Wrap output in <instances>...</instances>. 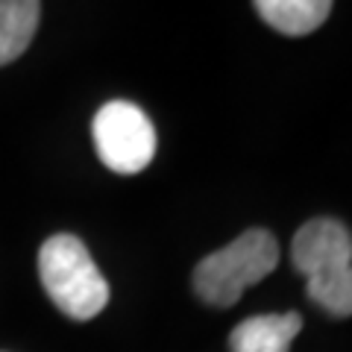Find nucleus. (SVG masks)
<instances>
[{"instance_id":"obj_4","label":"nucleus","mask_w":352,"mask_h":352,"mask_svg":"<svg viewBox=\"0 0 352 352\" xmlns=\"http://www.w3.org/2000/svg\"><path fill=\"white\" fill-rule=\"evenodd\" d=\"M94 147L109 170L120 176L141 173L156 156L153 120L129 100H112L94 115Z\"/></svg>"},{"instance_id":"obj_5","label":"nucleus","mask_w":352,"mask_h":352,"mask_svg":"<svg viewBox=\"0 0 352 352\" xmlns=\"http://www.w3.org/2000/svg\"><path fill=\"white\" fill-rule=\"evenodd\" d=\"M302 329V317L296 311L288 314H256L238 323L229 335L232 352H288L294 338Z\"/></svg>"},{"instance_id":"obj_6","label":"nucleus","mask_w":352,"mask_h":352,"mask_svg":"<svg viewBox=\"0 0 352 352\" xmlns=\"http://www.w3.org/2000/svg\"><path fill=\"white\" fill-rule=\"evenodd\" d=\"M256 12L282 36H308L332 12L329 0H258Z\"/></svg>"},{"instance_id":"obj_7","label":"nucleus","mask_w":352,"mask_h":352,"mask_svg":"<svg viewBox=\"0 0 352 352\" xmlns=\"http://www.w3.org/2000/svg\"><path fill=\"white\" fill-rule=\"evenodd\" d=\"M41 21L36 0H0V65L15 62L30 47Z\"/></svg>"},{"instance_id":"obj_3","label":"nucleus","mask_w":352,"mask_h":352,"mask_svg":"<svg viewBox=\"0 0 352 352\" xmlns=\"http://www.w3.org/2000/svg\"><path fill=\"white\" fill-rule=\"evenodd\" d=\"M279 264V244L267 229H247L194 267V291L214 308H232L241 294L267 279Z\"/></svg>"},{"instance_id":"obj_2","label":"nucleus","mask_w":352,"mask_h":352,"mask_svg":"<svg viewBox=\"0 0 352 352\" xmlns=\"http://www.w3.org/2000/svg\"><path fill=\"white\" fill-rule=\"evenodd\" d=\"M38 276L53 305L71 320H91L109 305V282L76 235H53L41 244Z\"/></svg>"},{"instance_id":"obj_1","label":"nucleus","mask_w":352,"mask_h":352,"mask_svg":"<svg viewBox=\"0 0 352 352\" xmlns=\"http://www.w3.org/2000/svg\"><path fill=\"white\" fill-rule=\"evenodd\" d=\"M291 264L302 273L308 300L332 317L352 311V238L344 223L314 217L296 229Z\"/></svg>"}]
</instances>
